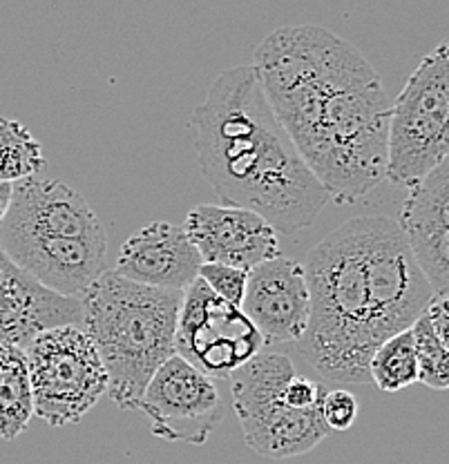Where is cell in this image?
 <instances>
[{"mask_svg":"<svg viewBox=\"0 0 449 464\" xmlns=\"http://www.w3.org/2000/svg\"><path fill=\"white\" fill-rule=\"evenodd\" d=\"M449 297H434L425 313L412 324L414 351L418 362V382L434 391H447V342H449Z\"/></svg>","mask_w":449,"mask_h":464,"instance_id":"obj_15","label":"cell"},{"mask_svg":"<svg viewBox=\"0 0 449 464\" xmlns=\"http://www.w3.org/2000/svg\"><path fill=\"white\" fill-rule=\"evenodd\" d=\"M239 308L258 328L264 344H298L311 317L304 266L278 255L250 268Z\"/></svg>","mask_w":449,"mask_h":464,"instance_id":"obj_10","label":"cell"},{"mask_svg":"<svg viewBox=\"0 0 449 464\" xmlns=\"http://www.w3.org/2000/svg\"><path fill=\"white\" fill-rule=\"evenodd\" d=\"M311 317L298 353L327 382L366 384L369 360L409 331L436 295L395 219L354 217L327 235L304 264Z\"/></svg>","mask_w":449,"mask_h":464,"instance_id":"obj_2","label":"cell"},{"mask_svg":"<svg viewBox=\"0 0 449 464\" xmlns=\"http://www.w3.org/2000/svg\"><path fill=\"white\" fill-rule=\"evenodd\" d=\"M320 418L329 431H349L358 418V400L349 391H327L320 404Z\"/></svg>","mask_w":449,"mask_h":464,"instance_id":"obj_20","label":"cell"},{"mask_svg":"<svg viewBox=\"0 0 449 464\" xmlns=\"http://www.w3.org/2000/svg\"><path fill=\"white\" fill-rule=\"evenodd\" d=\"M34 415L25 351L0 346V440H16Z\"/></svg>","mask_w":449,"mask_h":464,"instance_id":"obj_16","label":"cell"},{"mask_svg":"<svg viewBox=\"0 0 449 464\" xmlns=\"http://www.w3.org/2000/svg\"><path fill=\"white\" fill-rule=\"evenodd\" d=\"M81 317L79 297L41 286L0 250V346L25 348L52 328L81 326Z\"/></svg>","mask_w":449,"mask_h":464,"instance_id":"obj_13","label":"cell"},{"mask_svg":"<svg viewBox=\"0 0 449 464\" xmlns=\"http://www.w3.org/2000/svg\"><path fill=\"white\" fill-rule=\"evenodd\" d=\"M325 386L308 377L293 375L284 389V402L296 411H320L322 398H325Z\"/></svg>","mask_w":449,"mask_h":464,"instance_id":"obj_21","label":"cell"},{"mask_svg":"<svg viewBox=\"0 0 449 464\" xmlns=\"http://www.w3.org/2000/svg\"><path fill=\"white\" fill-rule=\"evenodd\" d=\"M34 415L50 427H67L83 418L108 393V375L81 326L41 333L27 344Z\"/></svg>","mask_w":449,"mask_h":464,"instance_id":"obj_7","label":"cell"},{"mask_svg":"<svg viewBox=\"0 0 449 464\" xmlns=\"http://www.w3.org/2000/svg\"><path fill=\"white\" fill-rule=\"evenodd\" d=\"M255 72L275 119L337 203L385 179L391 101L354 43L320 25H284L255 47Z\"/></svg>","mask_w":449,"mask_h":464,"instance_id":"obj_1","label":"cell"},{"mask_svg":"<svg viewBox=\"0 0 449 464\" xmlns=\"http://www.w3.org/2000/svg\"><path fill=\"white\" fill-rule=\"evenodd\" d=\"M449 47L445 43L418 63L391 103L385 179L412 188L447 161Z\"/></svg>","mask_w":449,"mask_h":464,"instance_id":"obj_5","label":"cell"},{"mask_svg":"<svg viewBox=\"0 0 449 464\" xmlns=\"http://www.w3.org/2000/svg\"><path fill=\"white\" fill-rule=\"evenodd\" d=\"M188 125L220 206L250 210L293 235L331 201L275 119L253 65L221 72Z\"/></svg>","mask_w":449,"mask_h":464,"instance_id":"obj_3","label":"cell"},{"mask_svg":"<svg viewBox=\"0 0 449 464\" xmlns=\"http://www.w3.org/2000/svg\"><path fill=\"white\" fill-rule=\"evenodd\" d=\"M45 168L43 148L30 130L14 119H0V183H18Z\"/></svg>","mask_w":449,"mask_h":464,"instance_id":"obj_18","label":"cell"},{"mask_svg":"<svg viewBox=\"0 0 449 464\" xmlns=\"http://www.w3.org/2000/svg\"><path fill=\"white\" fill-rule=\"evenodd\" d=\"M264 340L241 308L217 297L200 277L183 290L175 355L210 380H226L262 353Z\"/></svg>","mask_w":449,"mask_h":464,"instance_id":"obj_8","label":"cell"},{"mask_svg":"<svg viewBox=\"0 0 449 464\" xmlns=\"http://www.w3.org/2000/svg\"><path fill=\"white\" fill-rule=\"evenodd\" d=\"M201 264L181 226L154 221L121 246L114 273L142 286L183 293L197 279Z\"/></svg>","mask_w":449,"mask_h":464,"instance_id":"obj_14","label":"cell"},{"mask_svg":"<svg viewBox=\"0 0 449 464\" xmlns=\"http://www.w3.org/2000/svg\"><path fill=\"white\" fill-rule=\"evenodd\" d=\"M197 277H200L220 299H224V302L233 304V306L238 308L241 306L249 270L230 268V266L221 264H201Z\"/></svg>","mask_w":449,"mask_h":464,"instance_id":"obj_19","label":"cell"},{"mask_svg":"<svg viewBox=\"0 0 449 464\" xmlns=\"http://www.w3.org/2000/svg\"><path fill=\"white\" fill-rule=\"evenodd\" d=\"M137 411L150 420L154 438L201 447L224 420V400L215 380L172 355L148 382Z\"/></svg>","mask_w":449,"mask_h":464,"instance_id":"obj_9","label":"cell"},{"mask_svg":"<svg viewBox=\"0 0 449 464\" xmlns=\"http://www.w3.org/2000/svg\"><path fill=\"white\" fill-rule=\"evenodd\" d=\"M369 382H374L383 393H398L418 382L412 331L398 333L376 348L369 360Z\"/></svg>","mask_w":449,"mask_h":464,"instance_id":"obj_17","label":"cell"},{"mask_svg":"<svg viewBox=\"0 0 449 464\" xmlns=\"http://www.w3.org/2000/svg\"><path fill=\"white\" fill-rule=\"evenodd\" d=\"M183 293L132 284L105 270L81 295V331L94 344L108 375V395L137 411L148 382L175 355Z\"/></svg>","mask_w":449,"mask_h":464,"instance_id":"obj_4","label":"cell"},{"mask_svg":"<svg viewBox=\"0 0 449 464\" xmlns=\"http://www.w3.org/2000/svg\"><path fill=\"white\" fill-rule=\"evenodd\" d=\"M293 375L298 373L291 357L259 353L229 377L246 444L270 460L304 456L329 435L320 411H296L284 402Z\"/></svg>","mask_w":449,"mask_h":464,"instance_id":"obj_6","label":"cell"},{"mask_svg":"<svg viewBox=\"0 0 449 464\" xmlns=\"http://www.w3.org/2000/svg\"><path fill=\"white\" fill-rule=\"evenodd\" d=\"M449 159L409 188L398 215L414 261L436 297H449Z\"/></svg>","mask_w":449,"mask_h":464,"instance_id":"obj_11","label":"cell"},{"mask_svg":"<svg viewBox=\"0 0 449 464\" xmlns=\"http://www.w3.org/2000/svg\"><path fill=\"white\" fill-rule=\"evenodd\" d=\"M183 232L204 264L250 270L279 255L278 232L262 217L241 208L195 206Z\"/></svg>","mask_w":449,"mask_h":464,"instance_id":"obj_12","label":"cell"},{"mask_svg":"<svg viewBox=\"0 0 449 464\" xmlns=\"http://www.w3.org/2000/svg\"><path fill=\"white\" fill-rule=\"evenodd\" d=\"M9 201H12V183H0V221L7 215Z\"/></svg>","mask_w":449,"mask_h":464,"instance_id":"obj_22","label":"cell"}]
</instances>
